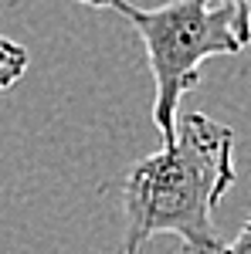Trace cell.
I'll list each match as a JSON object with an SVG mask.
<instances>
[{
    "instance_id": "cell-1",
    "label": "cell",
    "mask_w": 251,
    "mask_h": 254,
    "mask_svg": "<svg viewBox=\"0 0 251 254\" xmlns=\"http://www.w3.org/2000/svg\"><path fill=\"white\" fill-rule=\"evenodd\" d=\"M234 129L204 116H176L173 139L126 176L122 254H146L156 234H173L190 254H221L214 227L221 196L234 187Z\"/></svg>"
},
{
    "instance_id": "cell-2",
    "label": "cell",
    "mask_w": 251,
    "mask_h": 254,
    "mask_svg": "<svg viewBox=\"0 0 251 254\" xmlns=\"http://www.w3.org/2000/svg\"><path fill=\"white\" fill-rule=\"evenodd\" d=\"M105 7L129 20L156 81L153 126L160 142L173 139L180 102L200 81V64L221 55H241L251 41L248 14L241 0H167L160 7H136L129 0H109Z\"/></svg>"
},
{
    "instance_id": "cell-3",
    "label": "cell",
    "mask_w": 251,
    "mask_h": 254,
    "mask_svg": "<svg viewBox=\"0 0 251 254\" xmlns=\"http://www.w3.org/2000/svg\"><path fill=\"white\" fill-rule=\"evenodd\" d=\"M27 48L17 44V41L3 38L0 34V92H7L10 85H17L27 71Z\"/></svg>"
},
{
    "instance_id": "cell-4",
    "label": "cell",
    "mask_w": 251,
    "mask_h": 254,
    "mask_svg": "<svg viewBox=\"0 0 251 254\" xmlns=\"http://www.w3.org/2000/svg\"><path fill=\"white\" fill-rule=\"evenodd\" d=\"M221 254H251V220L238 231V237H234L231 244H224Z\"/></svg>"
},
{
    "instance_id": "cell-5",
    "label": "cell",
    "mask_w": 251,
    "mask_h": 254,
    "mask_svg": "<svg viewBox=\"0 0 251 254\" xmlns=\"http://www.w3.org/2000/svg\"><path fill=\"white\" fill-rule=\"evenodd\" d=\"M78 3H88V7H105L109 0H78Z\"/></svg>"
},
{
    "instance_id": "cell-6",
    "label": "cell",
    "mask_w": 251,
    "mask_h": 254,
    "mask_svg": "<svg viewBox=\"0 0 251 254\" xmlns=\"http://www.w3.org/2000/svg\"><path fill=\"white\" fill-rule=\"evenodd\" d=\"M241 7H245V14H248V27H251V0H241Z\"/></svg>"
}]
</instances>
